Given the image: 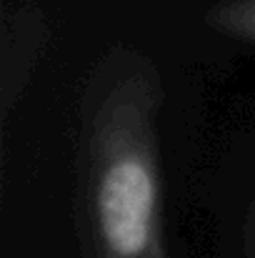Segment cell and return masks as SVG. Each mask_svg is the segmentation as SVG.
I'll use <instances>...</instances> for the list:
<instances>
[{"label": "cell", "mask_w": 255, "mask_h": 258, "mask_svg": "<svg viewBox=\"0 0 255 258\" xmlns=\"http://www.w3.org/2000/svg\"><path fill=\"white\" fill-rule=\"evenodd\" d=\"M250 258H255V223H253V238H250Z\"/></svg>", "instance_id": "obj_3"}, {"label": "cell", "mask_w": 255, "mask_h": 258, "mask_svg": "<svg viewBox=\"0 0 255 258\" xmlns=\"http://www.w3.org/2000/svg\"><path fill=\"white\" fill-rule=\"evenodd\" d=\"M158 73L123 58L103 78L85 125V231L93 258H168L163 233Z\"/></svg>", "instance_id": "obj_1"}, {"label": "cell", "mask_w": 255, "mask_h": 258, "mask_svg": "<svg viewBox=\"0 0 255 258\" xmlns=\"http://www.w3.org/2000/svg\"><path fill=\"white\" fill-rule=\"evenodd\" d=\"M205 20L213 30L255 45V0H220L208 10Z\"/></svg>", "instance_id": "obj_2"}]
</instances>
